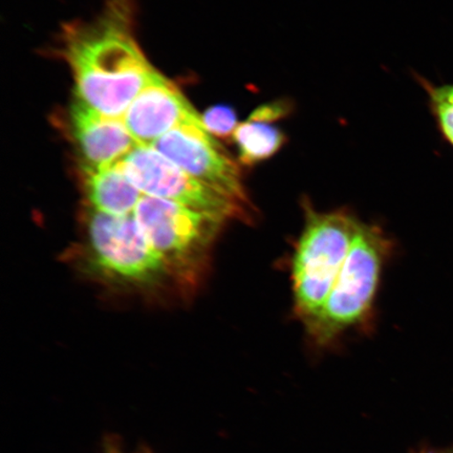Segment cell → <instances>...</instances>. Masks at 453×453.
Listing matches in <instances>:
<instances>
[{"mask_svg":"<svg viewBox=\"0 0 453 453\" xmlns=\"http://www.w3.org/2000/svg\"><path fill=\"white\" fill-rule=\"evenodd\" d=\"M133 0H109L98 17L67 25L61 55L77 100L101 115L123 119L157 71L135 41Z\"/></svg>","mask_w":453,"mask_h":453,"instance_id":"cell-1","label":"cell"},{"mask_svg":"<svg viewBox=\"0 0 453 453\" xmlns=\"http://www.w3.org/2000/svg\"><path fill=\"white\" fill-rule=\"evenodd\" d=\"M123 121L135 143L144 147L154 146L173 129L203 127L202 116L182 92L157 72L124 113Z\"/></svg>","mask_w":453,"mask_h":453,"instance_id":"cell-8","label":"cell"},{"mask_svg":"<svg viewBox=\"0 0 453 453\" xmlns=\"http://www.w3.org/2000/svg\"><path fill=\"white\" fill-rule=\"evenodd\" d=\"M390 242L380 228L360 224L356 239L324 308L305 331L328 347L370 317Z\"/></svg>","mask_w":453,"mask_h":453,"instance_id":"cell-4","label":"cell"},{"mask_svg":"<svg viewBox=\"0 0 453 453\" xmlns=\"http://www.w3.org/2000/svg\"><path fill=\"white\" fill-rule=\"evenodd\" d=\"M117 164L143 196L182 203L225 220L245 212L242 203L192 177L154 147L137 146Z\"/></svg>","mask_w":453,"mask_h":453,"instance_id":"cell-6","label":"cell"},{"mask_svg":"<svg viewBox=\"0 0 453 453\" xmlns=\"http://www.w3.org/2000/svg\"><path fill=\"white\" fill-rule=\"evenodd\" d=\"M415 453H453V446L444 449H423Z\"/></svg>","mask_w":453,"mask_h":453,"instance_id":"cell-15","label":"cell"},{"mask_svg":"<svg viewBox=\"0 0 453 453\" xmlns=\"http://www.w3.org/2000/svg\"><path fill=\"white\" fill-rule=\"evenodd\" d=\"M360 224L348 212L305 209L303 229L292 260L294 313L305 328L324 308Z\"/></svg>","mask_w":453,"mask_h":453,"instance_id":"cell-3","label":"cell"},{"mask_svg":"<svg viewBox=\"0 0 453 453\" xmlns=\"http://www.w3.org/2000/svg\"><path fill=\"white\" fill-rule=\"evenodd\" d=\"M82 265L95 280L132 290H157L175 280L167 264L147 241L133 214L88 209Z\"/></svg>","mask_w":453,"mask_h":453,"instance_id":"cell-2","label":"cell"},{"mask_svg":"<svg viewBox=\"0 0 453 453\" xmlns=\"http://www.w3.org/2000/svg\"><path fill=\"white\" fill-rule=\"evenodd\" d=\"M429 106L444 140L453 149V84L434 85L420 78Z\"/></svg>","mask_w":453,"mask_h":453,"instance_id":"cell-12","label":"cell"},{"mask_svg":"<svg viewBox=\"0 0 453 453\" xmlns=\"http://www.w3.org/2000/svg\"><path fill=\"white\" fill-rule=\"evenodd\" d=\"M106 453H123L116 444L110 443L106 444ZM138 453H150L149 451H141Z\"/></svg>","mask_w":453,"mask_h":453,"instance_id":"cell-14","label":"cell"},{"mask_svg":"<svg viewBox=\"0 0 453 453\" xmlns=\"http://www.w3.org/2000/svg\"><path fill=\"white\" fill-rule=\"evenodd\" d=\"M203 127L207 132L219 139L234 138V134L240 123L234 109L229 105L218 104L211 107L202 115Z\"/></svg>","mask_w":453,"mask_h":453,"instance_id":"cell-13","label":"cell"},{"mask_svg":"<svg viewBox=\"0 0 453 453\" xmlns=\"http://www.w3.org/2000/svg\"><path fill=\"white\" fill-rule=\"evenodd\" d=\"M88 209L111 215L133 214L143 195L118 164L81 168Z\"/></svg>","mask_w":453,"mask_h":453,"instance_id":"cell-10","label":"cell"},{"mask_svg":"<svg viewBox=\"0 0 453 453\" xmlns=\"http://www.w3.org/2000/svg\"><path fill=\"white\" fill-rule=\"evenodd\" d=\"M277 122L250 115L240 123L234 134L240 161L247 166L268 161L287 142V135Z\"/></svg>","mask_w":453,"mask_h":453,"instance_id":"cell-11","label":"cell"},{"mask_svg":"<svg viewBox=\"0 0 453 453\" xmlns=\"http://www.w3.org/2000/svg\"><path fill=\"white\" fill-rule=\"evenodd\" d=\"M133 215L174 280L183 283L194 282L200 274L226 222L217 215L146 196L141 197Z\"/></svg>","mask_w":453,"mask_h":453,"instance_id":"cell-5","label":"cell"},{"mask_svg":"<svg viewBox=\"0 0 453 453\" xmlns=\"http://www.w3.org/2000/svg\"><path fill=\"white\" fill-rule=\"evenodd\" d=\"M70 127L81 168L112 165L138 146L123 119L101 115L79 100L71 107Z\"/></svg>","mask_w":453,"mask_h":453,"instance_id":"cell-9","label":"cell"},{"mask_svg":"<svg viewBox=\"0 0 453 453\" xmlns=\"http://www.w3.org/2000/svg\"><path fill=\"white\" fill-rule=\"evenodd\" d=\"M154 149L192 177L247 205L241 170L203 127H180L164 134Z\"/></svg>","mask_w":453,"mask_h":453,"instance_id":"cell-7","label":"cell"}]
</instances>
